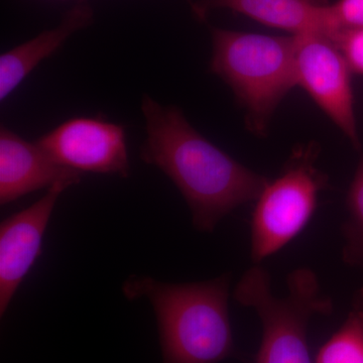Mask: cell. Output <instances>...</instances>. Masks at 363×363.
<instances>
[{"label": "cell", "instance_id": "obj_10", "mask_svg": "<svg viewBox=\"0 0 363 363\" xmlns=\"http://www.w3.org/2000/svg\"><path fill=\"white\" fill-rule=\"evenodd\" d=\"M213 9H230L291 35H333L328 0H202L192 6L199 18Z\"/></svg>", "mask_w": 363, "mask_h": 363}, {"label": "cell", "instance_id": "obj_2", "mask_svg": "<svg viewBox=\"0 0 363 363\" xmlns=\"http://www.w3.org/2000/svg\"><path fill=\"white\" fill-rule=\"evenodd\" d=\"M231 274L198 283L169 284L131 276L128 300L147 298L159 328L162 363H219L236 354L229 317Z\"/></svg>", "mask_w": 363, "mask_h": 363}, {"label": "cell", "instance_id": "obj_6", "mask_svg": "<svg viewBox=\"0 0 363 363\" xmlns=\"http://www.w3.org/2000/svg\"><path fill=\"white\" fill-rule=\"evenodd\" d=\"M295 37L296 77L354 147L359 149L350 69L338 48L322 35Z\"/></svg>", "mask_w": 363, "mask_h": 363}, {"label": "cell", "instance_id": "obj_5", "mask_svg": "<svg viewBox=\"0 0 363 363\" xmlns=\"http://www.w3.org/2000/svg\"><path fill=\"white\" fill-rule=\"evenodd\" d=\"M314 145L296 150L285 168L255 200L250 227V259L260 264L304 230L328 178L315 166Z\"/></svg>", "mask_w": 363, "mask_h": 363}, {"label": "cell", "instance_id": "obj_4", "mask_svg": "<svg viewBox=\"0 0 363 363\" xmlns=\"http://www.w3.org/2000/svg\"><path fill=\"white\" fill-rule=\"evenodd\" d=\"M286 286L288 293L284 297L274 295L269 272L255 264L234 289L236 302L255 310L262 323V342L255 363H313L308 326L317 315L329 316L333 302L309 267L290 272Z\"/></svg>", "mask_w": 363, "mask_h": 363}, {"label": "cell", "instance_id": "obj_8", "mask_svg": "<svg viewBox=\"0 0 363 363\" xmlns=\"http://www.w3.org/2000/svg\"><path fill=\"white\" fill-rule=\"evenodd\" d=\"M80 179L60 181L32 206L9 217L0 225V316L32 269L42 247L48 223L60 196Z\"/></svg>", "mask_w": 363, "mask_h": 363}, {"label": "cell", "instance_id": "obj_13", "mask_svg": "<svg viewBox=\"0 0 363 363\" xmlns=\"http://www.w3.org/2000/svg\"><path fill=\"white\" fill-rule=\"evenodd\" d=\"M346 206L348 218L341 227L344 238L343 262L363 271V157L351 182Z\"/></svg>", "mask_w": 363, "mask_h": 363}, {"label": "cell", "instance_id": "obj_7", "mask_svg": "<svg viewBox=\"0 0 363 363\" xmlns=\"http://www.w3.org/2000/svg\"><path fill=\"white\" fill-rule=\"evenodd\" d=\"M60 166L98 174H130L125 130L104 119H69L38 140Z\"/></svg>", "mask_w": 363, "mask_h": 363}, {"label": "cell", "instance_id": "obj_11", "mask_svg": "<svg viewBox=\"0 0 363 363\" xmlns=\"http://www.w3.org/2000/svg\"><path fill=\"white\" fill-rule=\"evenodd\" d=\"M92 21V11L80 2L66 14L59 26L14 47L0 56V100L4 101L40 62L58 51L74 33Z\"/></svg>", "mask_w": 363, "mask_h": 363}, {"label": "cell", "instance_id": "obj_16", "mask_svg": "<svg viewBox=\"0 0 363 363\" xmlns=\"http://www.w3.org/2000/svg\"><path fill=\"white\" fill-rule=\"evenodd\" d=\"M353 305L357 306V308H359V309L362 310L363 313V290L358 293V296L357 298H355L354 304Z\"/></svg>", "mask_w": 363, "mask_h": 363}, {"label": "cell", "instance_id": "obj_14", "mask_svg": "<svg viewBox=\"0 0 363 363\" xmlns=\"http://www.w3.org/2000/svg\"><path fill=\"white\" fill-rule=\"evenodd\" d=\"M329 11L333 28L331 40L344 30L363 28V0H337L330 4Z\"/></svg>", "mask_w": 363, "mask_h": 363}, {"label": "cell", "instance_id": "obj_1", "mask_svg": "<svg viewBox=\"0 0 363 363\" xmlns=\"http://www.w3.org/2000/svg\"><path fill=\"white\" fill-rule=\"evenodd\" d=\"M142 111L147 140L140 156L173 181L200 233H213L236 208L255 201L269 183L198 133L179 107L143 96Z\"/></svg>", "mask_w": 363, "mask_h": 363}, {"label": "cell", "instance_id": "obj_12", "mask_svg": "<svg viewBox=\"0 0 363 363\" xmlns=\"http://www.w3.org/2000/svg\"><path fill=\"white\" fill-rule=\"evenodd\" d=\"M315 363H363V313L353 305L342 326L320 348Z\"/></svg>", "mask_w": 363, "mask_h": 363}, {"label": "cell", "instance_id": "obj_9", "mask_svg": "<svg viewBox=\"0 0 363 363\" xmlns=\"http://www.w3.org/2000/svg\"><path fill=\"white\" fill-rule=\"evenodd\" d=\"M81 172L60 166L42 147L6 126L0 130V204H9L60 181L80 179Z\"/></svg>", "mask_w": 363, "mask_h": 363}, {"label": "cell", "instance_id": "obj_3", "mask_svg": "<svg viewBox=\"0 0 363 363\" xmlns=\"http://www.w3.org/2000/svg\"><path fill=\"white\" fill-rule=\"evenodd\" d=\"M210 70L231 88L247 128L264 136L281 100L297 86L295 37L212 28Z\"/></svg>", "mask_w": 363, "mask_h": 363}, {"label": "cell", "instance_id": "obj_15", "mask_svg": "<svg viewBox=\"0 0 363 363\" xmlns=\"http://www.w3.org/2000/svg\"><path fill=\"white\" fill-rule=\"evenodd\" d=\"M332 42L342 54L351 73L363 75V28L340 32Z\"/></svg>", "mask_w": 363, "mask_h": 363}]
</instances>
